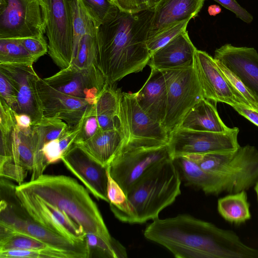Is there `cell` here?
I'll use <instances>...</instances> for the list:
<instances>
[{"mask_svg":"<svg viewBox=\"0 0 258 258\" xmlns=\"http://www.w3.org/2000/svg\"><path fill=\"white\" fill-rule=\"evenodd\" d=\"M178 127L214 132H223L230 128L220 117L216 104L205 98L200 99L190 109Z\"/></svg>","mask_w":258,"mask_h":258,"instance_id":"obj_26","label":"cell"},{"mask_svg":"<svg viewBox=\"0 0 258 258\" xmlns=\"http://www.w3.org/2000/svg\"><path fill=\"white\" fill-rule=\"evenodd\" d=\"M61 161L97 199L109 203L107 197L108 168L73 144Z\"/></svg>","mask_w":258,"mask_h":258,"instance_id":"obj_14","label":"cell"},{"mask_svg":"<svg viewBox=\"0 0 258 258\" xmlns=\"http://www.w3.org/2000/svg\"><path fill=\"white\" fill-rule=\"evenodd\" d=\"M181 180L187 185L202 190L206 194L218 195L223 192L231 193L229 186L219 176L202 169L187 155L172 159Z\"/></svg>","mask_w":258,"mask_h":258,"instance_id":"obj_23","label":"cell"},{"mask_svg":"<svg viewBox=\"0 0 258 258\" xmlns=\"http://www.w3.org/2000/svg\"><path fill=\"white\" fill-rule=\"evenodd\" d=\"M161 0H149V10H154L156 6Z\"/></svg>","mask_w":258,"mask_h":258,"instance_id":"obj_47","label":"cell"},{"mask_svg":"<svg viewBox=\"0 0 258 258\" xmlns=\"http://www.w3.org/2000/svg\"><path fill=\"white\" fill-rule=\"evenodd\" d=\"M107 197L110 209L119 208L126 202V196L118 184L111 177L108 168Z\"/></svg>","mask_w":258,"mask_h":258,"instance_id":"obj_40","label":"cell"},{"mask_svg":"<svg viewBox=\"0 0 258 258\" xmlns=\"http://www.w3.org/2000/svg\"><path fill=\"white\" fill-rule=\"evenodd\" d=\"M235 14L236 16L246 23H250L253 16L242 8L235 0H214Z\"/></svg>","mask_w":258,"mask_h":258,"instance_id":"obj_43","label":"cell"},{"mask_svg":"<svg viewBox=\"0 0 258 258\" xmlns=\"http://www.w3.org/2000/svg\"><path fill=\"white\" fill-rule=\"evenodd\" d=\"M254 189L256 194L257 201H258V181L254 185Z\"/></svg>","mask_w":258,"mask_h":258,"instance_id":"obj_48","label":"cell"},{"mask_svg":"<svg viewBox=\"0 0 258 258\" xmlns=\"http://www.w3.org/2000/svg\"><path fill=\"white\" fill-rule=\"evenodd\" d=\"M37 86L43 116L59 118L70 129L79 124L87 109L93 104L54 89L40 77Z\"/></svg>","mask_w":258,"mask_h":258,"instance_id":"obj_17","label":"cell"},{"mask_svg":"<svg viewBox=\"0 0 258 258\" xmlns=\"http://www.w3.org/2000/svg\"><path fill=\"white\" fill-rule=\"evenodd\" d=\"M15 39L37 60L48 52V47L44 35H38Z\"/></svg>","mask_w":258,"mask_h":258,"instance_id":"obj_38","label":"cell"},{"mask_svg":"<svg viewBox=\"0 0 258 258\" xmlns=\"http://www.w3.org/2000/svg\"><path fill=\"white\" fill-rule=\"evenodd\" d=\"M239 128H230L223 132L199 131L178 127L169 134L168 142L173 159L189 154H204L234 151L240 145Z\"/></svg>","mask_w":258,"mask_h":258,"instance_id":"obj_10","label":"cell"},{"mask_svg":"<svg viewBox=\"0 0 258 258\" xmlns=\"http://www.w3.org/2000/svg\"><path fill=\"white\" fill-rule=\"evenodd\" d=\"M80 130L74 144H82L94 136L99 130L95 103L91 104L86 110L80 121Z\"/></svg>","mask_w":258,"mask_h":258,"instance_id":"obj_36","label":"cell"},{"mask_svg":"<svg viewBox=\"0 0 258 258\" xmlns=\"http://www.w3.org/2000/svg\"><path fill=\"white\" fill-rule=\"evenodd\" d=\"M15 192L22 208L34 221L75 242L85 240L83 228L58 208L16 186Z\"/></svg>","mask_w":258,"mask_h":258,"instance_id":"obj_11","label":"cell"},{"mask_svg":"<svg viewBox=\"0 0 258 258\" xmlns=\"http://www.w3.org/2000/svg\"><path fill=\"white\" fill-rule=\"evenodd\" d=\"M153 14L152 10L134 14L119 11L114 19L98 28L97 65L107 84L141 72L148 63L147 40Z\"/></svg>","mask_w":258,"mask_h":258,"instance_id":"obj_2","label":"cell"},{"mask_svg":"<svg viewBox=\"0 0 258 258\" xmlns=\"http://www.w3.org/2000/svg\"><path fill=\"white\" fill-rule=\"evenodd\" d=\"M217 208L221 216L230 223H242L251 217L245 190L230 194L219 199Z\"/></svg>","mask_w":258,"mask_h":258,"instance_id":"obj_28","label":"cell"},{"mask_svg":"<svg viewBox=\"0 0 258 258\" xmlns=\"http://www.w3.org/2000/svg\"><path fill=\"white\" fill-rule=\"evenodd\" d=\"M221 8L217 5H210L208 9V12L210 16H215L221 12Z\"/></svg>","mask_w":258,"mask_h":258,"instance_id":"obj_46","label":"cell"},{"mask_svg":"<svg viewBox=\"0 0 258 258\" xmlns=\"http://www.w3.org/2000/svg\"><path fill=\"white\" fill-rule=\"evenodd\" d=\"M0 97L16 112L18 111L17 91L10 79L0 71Z\"/></svg>","mask_w":258,"mask_h":258,"instance_id":"obj_39","label":"cell"},{"mask_svg":"<svg viewBox=\"0 0 258 258\" xmlns=\"http://www.w3.org/2000/svg\"><path fill=\"white\" fill-rule=\"evenodd\" d=\"M119 119L125 142L142 139L168 142L169 133L162 124L153 120L140 107L136 93L121 92Z\"/></svg>","mask_w":258,"mask_h":258,"instance_id":"obj_13","label":"cell"},{"mask_svg":"<svg viewBox=\"0 0 258 258\" xmlns=\"http://www.w3.org/2000/svg\"><path fill=\"white\" fill-rule=\"evenodd\" d=\"M71 64L80 69L98 66L96 36L86 35L82 37Z\"/></svg>","mask_w":258,"mask_h":258,"instance_id":"obj_32","label":"cell"},{"mask_svg":"<svg viewBox=\"0 0 258 258\" xmlns=\"http://www.w3.org/2000/svg\"><path fill=\"white\" fill-rule=\"evenodd\" d=\"M72 15L73 59L82 37L86 35L96 36L98 29L82 0H73Z\"/></svg>","mask_w":258,"mask_h":258,"instance_id":"obj_29","label":"cell"},{"mask_svg":"<svg viewBox=\"0 0 258 258\" xmlns=\"http://www.w3.org/2000/svg\"><path fill=\"white\" fill-rule=\"evenodd\" d=\"M46 11L48 53L60 68L71 65L73 55V0H44Z\"/></svg>","mask_w":258,"mask_h":258,"instance_id":"obj_9","label":"cell"},{"mask_svg":"<svg viewBox=\"0 0 258 258\" xmlns=\"http://www.w3.org/2000/svg\"><path fill=\"white\" fill-rule=\"evenodd\" d=\"M197 49L185 30L152 54L148 64L160 71L190 67Z\"/></svg>","mask_w":258,"mask_h":258,"instance_id":"obj_21","label":"cell"},{"mask_svg":"<svg viewBox=\"0 0 258 258\" xmlns=\"http://www.w3.org/2000/svg\"><path fill=\"white\" fill-rule=\"evenodd\" d=\"M121 12L131 14L149 10V0H111Z\"/></svg>","mask_w":258,"mask_h":258,"instance_id":"obj_41","label":"cell"},{"mask_svg":"<svg viewBox=\"0 0 258 258\" xmlns=\"http://www.w3.org/2000/svg\"><path fill=\"white\" fill-rule=\"evenodd\" d=\"M189 21H185L175 24L163 30L147 40V46L151 54L163 47L172 39L186 30Z\"/></svg>","mask_w":258,"mask_h":258,"instance_id":"obj_37","label":"cell"},{"mask_svg":"<svg viewBox=\"0 0 258 258\" xmlns=\"http://www.w3.org/2000/svg\"><path fill=\"white\" fill-rule=\"evenodd\" d=\"M70 129L66 122L55 117L43 116L39 122L32 125V133L35 141V152L30 180H34L43 174L48 166L42 153L44 144L50 141L59 139Z\"/></svg>","mask_w":258,"mask_h":258,"instance_id":"obj_24","label":"cell"},{"mask_svg":"<svg viewBox=\"0 0 258 258\" xmlns=\"http://www.w3.org/2000/svg\"><path fill=\"white\" fill-rule=\"evenodd\" d=\"M204 170L219 176L230 194L246 190L258 181V150L240 146L232 151L186 155Z\"/></svg>","mask_w":258,"mask_h":258,"instance_id":"obj_5","label":"cell"},{"mask_svg":"<svg viewBox=\"0 0 258 258\" xmlns=\"http://www.w3.org/2000/svg\"><path fill=\"white\" fill-rule=\"evenodd\" d=\"M162 72L167 92L166 113L162 125L169 134L178 127L194 105L204 97L194 65Z\"/></svg>","mask_w":258,"mask_h":258,"instance_id":"obj_7","label":"cell"},{"mask_svg":"<svg viewBox=\"0 0 258 258\" xmlns=\"http://www.w3.org/2000/svg\"><path fill=\"white\" fill-rule=\"evenodd\" d=\"M170 158L168 143L156 140L134 139L125 142L109 165L108 170L111 177L126 195L148 170Z\"/></svg>","mask_w":258,"mask_h":258,"instance_id":"obj_6","label":"cell"},{"mask_svg":"<svg viewBox=\"0 0 258 258\" xmlns=\"http://www.w3.org/2000/svg\"><path fill=\"white\" fill-rule=\"evenodd\" d=\"M0 71L10 79L17 91V113L29 115L33 124L39 122L43 112L37 86L39 77L33 66L0 64Z\"/></svg>","mask_w":258,"mask_h":258,"instance_id":"obj_15","label":"cell"},{"mask_svg":"<svg viewBox=\"0 0 258 258\" xmlns=\"http://www.w3.org/2000/svg\"><path fill=\"white\" fill-rule=\"evenodd\" d=\"M46 20L44 0H0V38L44 35Z\"/></svg>","mask_w":258,"mask_h":258,"instance_id":"obj_8","label":"cell"},{"mask_svg":"<svg viewBox=\"0 0 258 258\" xmlns=\"http://www.w3.org/2000/svg\"><path fill=\"white\" fill-rule=\"evenodd\" d=\"M1 258H72L67 252L51 248L43 249H10L0 251Z\"/></svg>","mask_w":258,"mask_h":258,"instance_id":"obj_35","label":"cell"},{"mask_svg":"<svg viewBox=\"0 0 258 258\" xmlns=\"http://www.w3.org/2000/svg\"><path fill=\"white\" fill-rule=\"evenodd\" d=\"M43 79L54 89L91 104L96 102L107 83L98 66L80 69L71 64Z\"/></svg>","mask_w":258,"mask_h":258,"instance_id":"obj_12","label":"cell"},{"mask_svg":"<svg viewBox=\"0 0 258 258\" xmlns=\"http://www.w3.org/2000/svg\"><path fill=\"white\" fill-rule=\"evenodd\" d=\"M181 180L172 159L164 160L136 181L126 194L124 206L112 213L120 221L131 224L158 218L160 212L180 194Z\"/></svg>","mask_w":258,"mask_h":258,"instance_id":"obj_4","label":"cell"},{"mask_svg":"<svg viewBox=\"0 0 258 258\" xmlns=\"http://www.w3.org/2000/svg\"><path fill=\"white\" fill-rule=\"evenodd\" d=\"M215 60L222 75L228 83L240 103L258 109V98L235 73L221 61Z\"/></svg>","mask_w":258,"mask_h":258,"instance_id":"obj_31","label":"cell"},{"mask_svg":"<svg viewBox=\"0 0 258 258\" xmlns=\"http://www.w3.org/2000/svg\"><path fill=\"white\" fill-rule=\"evenodd\" d=\"M193 65L205 98L231 106L240 103L214 57L205 51L197 49Z\"/></svg>","mask_w":258,"mask_h":258,"instance_id":"obj_18","label":"cell"},{"mask_svg":"<svg viewBox=\"0 0 258 258\" xmlns=\"http://www.w3.org/2000/svg\"><path fill=\"white\" fill-rule=\"evenodd\" d=\"M205 0H161L154 10L148 39L172 25L195 18Z\"/></svg>","mask_w":258,"mask_h":258,"instance_id":"obj_20","label":"cell"},{"mask_svg":"<svg viewBox=\"0 0 258 258\" xmlns=\"http://www.w3.org/2000/svg\"><path fill=\"white\" fill-rule=\"evenodd\" d=\"M14 111V116L17 124L21 127L29 128L33 124L31 117L25 113H18Z\"/></svg>","mask_w":258,"mask_h":258,"instance_id":"obj_45","label":"cell"},{"mask_svg":"<svg viewBox=\"0 0 258 258\" xmlns=\"http://www.w3.org/2000/svg\"><path fill=\"white\" fill-rule=\"evenodd\" d=\"M51 248L46 244L26 235L12 233L0 237V251L15 249H43Z\"/></svg>","mask_w":258,"mask_h":258,"instance_id":"obj_34","label":"cell"},{"mask_svg":"<svg viewBox=\"0 0 258 258\" xmlns=\"http://www.w3.org/2000/svg\"><path fill=\"white\" fill-rule=\"evenodd\" d=\"M113 85L106 83L95 103L98 122L102 130H120L119 112L121 92Z\"/></svg>","mask_w":258,"mask_h":258,"instance_id":"obj_27","label":"cell"},{"mask_svg":"<svg viewBox=\"0 0 258 258\" xmlns=\"http://www.w3.org/2000/svg\"><path fill=\"white\" fill-rule=\"evenodd\" d=\"M239 114L258 126V109L242 103L232 106Z\"/></svg>","mask_w":258,"mask_h":258,"instance_id":"obj_44","label":"cell"},{"mask_svg":"<svg viewBox=\"0 0 258 258\" xmlns=\"http://www.w3.org/2000/svg\"><path fill=\"white\" fill-rule=\"evenodd\" d=\"M5 228L10 234L26 235L52 248L67 252L72 258L89 257L86 239L75 242L51 231L32 220L24 210L16 213Z\"/></svg>","mask_w":258,"mask_h":258,"instance_id":"obj_16","label":"cell"},{"mask_svg":"<svg viewBox=\"0 0 258 258\" xmlns=\"http://www.w3.org/2000/svg\"><path fill=\"white\" fill-rule=\"evenodd\" d=\"M66 213L86 234L96 235L126 258L125 248L112 237L101 213L88 191L75 179L63 175L42 174L16 186Z\"/></svg>","mask_w":258,"mask_h":258,"instance_id":"obj_3","label":"cell"},{"mask_svg":"<svg viewBox=\"0 0 258 258\" xmlns=\"http://www.w3.org/2000/svg\"><path fill=\"white\" fill-rule=\"evenodd\" d=\"M136 96L143 110L153 120L162 124L167 105V87L163 72L151 68L148 78Z\"/></svg>","mask_w":258,"mask_h":258,"instance_id":"obj_22","label":"cell"},{"mask_svg":"<svg viewBox=\"0 0 258 258\" xmlns=\"http://www.w3.org/2000/svg\"><path fill=\"white\" fill-rule=\"evenodd\" d=\"M42 153L47 165L61 160L63 153L59 143V139L50 141L44 144Z\"/></svg>","mask_w":258,"mask_h":258,"instance_id":"obj_42","label":"cell"},{"mask_svg":"<svg viewBox=\"0 0 258 258\" xmlns=\"http://www.w3.org/2000/svg\"><path fill=\"white\" fill-rule=\"evenodd\" d=\"M144 235L177 258H258V249L244 244L233 231L188 215L154 219Z\"/></svg>","mask_w":258,"mask_h":258,"instance_id":"obj_1","label":"cell"},{"mask_svg":"<svg viewBox=\"0 0 258 258\" xmlns=\"http://www.w3.org/2000/svg\"><path fill=\"white\" fill-rule=\"evenodd\" d=\"M125 142L120 130H102L87 141L76 145L104 166L108 167L122 148Z\"/></svg>","mask_w":258,"mask_h":258,"instance_id":"obj_25","label":"cell"},{"mask_svg":"<svg viewBox=\"0 0 258 258\" xmlns=\"http://www.w3.org/2000/svg\"><path fill=\"white\" fill-rule=\"evenodd\" d=\"M97 29L117 16L119 9L111 0H82Z\"/></svg>","mask_w":258,"mask_h":258,"instance_id":"obj_33","label":"cell"},{"mask_svg":"<svg viewBox=\"0 0 258 258\" xmlns=\"http://www.w3.org/2000/svg\"><path fill=\"white\" fill-rule=\"evenodd\" d=\"M36 61L15 39L0 38V64L33 66Z\"/></svg>","mask_w":258,"mask_h":258,"instance_id":"obj_30","label":"cell"},{"mask_svg":"<svg viewBox=\"0 0 258 258\" xmlns=\"http://www.w3.org/2000/svg\"><path fill=\"white\" fill-rule=\"evenodd\" d=\"M214 58L235 73L258 98V52L255 48L227 43L215 50Z\"/></svg>","mask_w":258,"mask_h":258,"instance_id":"obj_19","label":"cell"}]
</instances>
